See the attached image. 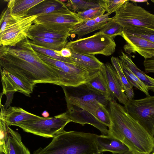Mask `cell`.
I'll use <instances>...</instances> for the list:
<instances>
[{"label": "cell", "instance_id": "obj_33", "mask_svg": "<svg viewBox=\"0 0 154 154\" xmlns=\"http://www.w3.org/2000/svg\"><path fill=\"white\" fill-rule=\"evenodd\" d=\"M93 115L100 122L109 128L111 125V117L109 110L106 106L101 104L92 112Z\"/></svg>", "mask_w": 154, "mask_h": 154}, {"label": "cell", "instance_id": "obj_27", "mask_svg": "<svg viewBox=\"0 0 154 154\" xmlns=\"http://www.w3.org/2000/svg\"><path fill=\"white\" fill-rule=\"evenodd\" d=\"M33 44L45 48L60 51L65 47L68 42L67 40L32 37L29 38Z\"/></svg>", "mask_w": 154, "mask_h": 154}, {"label": "cell", "instance_id": "obj_23", "mask_svg": "<svg viewBox=\"0 0 154 154\" xmlns=\"http://www.w3.org/2000/svg\"><path fill=\"white\" fill-rule=\"evenodd\" d=\"M121 61V60L117 57H112L111 58L112 64L116 71L121 85L128 100H131L133 99L134 96L133 86L128 81L124 74Z\"/></svg>", "mask_w": 154, "mask_h": 154}, {"label": "cell", "instance_id": "obj_14", "mask_svg": "<svg viewBox=\"0 0 154 154\" xmlns=\"http://www.w3.org/2000/svg\"><path fill=\"white\" fill-rule=\"evenodd\" d=\"M67 114L71 122L79 123L82 126L90 124L99 130L103 135L108 134L107 126L100 122L90 113L78 107L67 105Z\"/></svg>", "mask_w": 154, "mask_h": 154}, {"label": "cell", "instance_id": "obj_8", "mask_svg": "<svg viewBox=\"0 0 154 154\" xmlns=\"http://www.w3.org/2000/svg\"><path fill=\"white\" fill-rule=\"evenodd\" d=\"M83 21L78 17L76 13L68 9L38 16L34 21L33 24L42 25L56 32L68 33L75 26Z\"/></svg>", "mask_w": 154, "mask_h": 154}, {"label": "cell", "instance_id": "obj_24", "mask_svg": "<svg viewBox=\"0 0 154 154\" xmlns=\"http://www.w3.org/2000/svg\"><path fill=\"white\" fill-rule=\"evenodd\" d=\"M119 57L137 77L149 87V90L154 92V78L148 75L139 69L131 58L123 51H121V54Z\"/></svg>", "mask_w": 154, "mask_h": 154}, {"label": "cell", "instance_id": "obj_25", "mask_svg": "<svg viewBox=\"0 0 154 154\" xmlns=\"http://www.w3.org/2000/svg\"><path fill=\"white\" fill-rule=\"evenodd\" d=\"M86 84L92 89L103 95L109 101L115 100L101 68L96 75Z\"/></svg>", "mask_w": 154, "mask_h": 154}, {"label": "cell", "instance_id": "obj_12", "mask_svg": "<svg viewBox=\"0 0 154 154\" xmlns=\"http://www.w3.org/2000/svg\"><path fill=\"white\" fill-rule=\"evenodd\" d=\"M1 81L3 87L2 94L7 96L5 106L11 103L14 94L18 91L30 96L33 91L34 85L0 68Z\"/></svg>", "mask_w": 154, "mask_h": 154}, {"label": "cell", "instance_id": "obj_20", "mask_svg": "<svg viewBox=\"0 0 154 154\" xmlns=\"http://www.w3.org/2000/svg\"><path fill=\"white\" fill-rule=\"evenodd\" d=\"M6 154H31L23 144L20 134L9 127L6 142Z\"/></svg>", "mask_w": 154, "mask_h": 154}, {"label": "cell", "instance_id": "obj_36", "mask_svg": "<svg viewBox=\"0 0 154 154\" xmlns=\"http://www.w3.org/2000/svg\"><path fill=\"white\" fill-rule=\"evenodd\" d=\"M0 152L5 153L6 152V142L8 138V126L4 120L0 118Z\"/></svg>", "mask_w": 154, "mask_h": 154}, {"label": "cell", "instance_id": "obj_13", "mask_svg": "<svg viewBox=\"0 0 154 154\" xmlns=\"http://www.w3.org/2000/svg\"><path fill=\"white\" fill-rule=\"evenodd\" d=\"M121 36L126 42L123 48L128 54L137 52L144 59L154 56V43L127 33L123 30Z\"/></svg>", "mask_w": 154, "mask_h": 154}, {"label": "cell", "instance_id": "obj_16", "mask_svg": "<svg viewBox=\"0 0 154 154\" xmlns=\"http://www.w3.org/2000/svg\"><path fill=\"white\" fill-rule=\"evenodd\" d=\"M0 118L3 119L8 126L28 120L38 119L42 117L29 112L20 107L10 106L5 109L1 103Z\"/></svg>", "mask_w": 154, "mask_h": 154}, {"label": "cell", "instance_id": "obj_22", "mask_svg": "<svg viewBox=\"0 0 154 154\" xmlns=\"http://www.w3.org/2000/svg\"><path fill=\"white\" fill-rule=\"evenodd\" d=\"M43 0H10L8 2L7 7L11 14L14 16H26L28 11Z\"/></svg>", "mask_w": 154, "mask_h": 154}, {"label": "cell", "instance_id": "obj_41", "mask_svg": "<svg viewBox=\"0 0 154 154\" xmlns=\"http://www.w3.org/2000/svg\"><path fill=\"white\" fill-rule=\"evenodd\" d=\"M130 1L134 3H136L137 2H147V0H130Z\"/></svg>", "mask_w": 154, "mask_h": 154}, {"label": "cell", "instance_id": "obj_44", "mask_svg": "<svg viewBox=\"0 0 154 154\" xmlns=\"http://www.w3.org/2000/svg\"><path fill=\"white\" fill-rule=\"evenodd\" d=\"M151 154H154V149L153 151H152V152Z\"/></svg>", "mask_w": 154, "mask_h": 154}, {"label": "cell", "instance_id": "obj_43", "mask_svg": "<svg viewBox=\"0 0 154 154\" xmlns=\"http://www.w3.org/2000/svg\"><path fill=\"white\" fill-rule=\"evenodd\" d=\"M122 154H133L130 151H129L125 153Z\"/></svg>", "mask_w": 154, "mask_h": 154}, {"label": "cell", "instance_id": "obj_17", "mask_svg": "<svg viewBox=\"0 0 154 154\" xmlns=\"http://www.w3.org/2000/svg\"><path fill=\"white\" fill-rule=\"evenodd\" d=\"M96 143L98 150L101 153L109 152L113 154H122L129 151L122 142L108 135H97Z\"/></svg>", "mask_w": 154, "mask_h": 154}, {"label": "cell", "instance_id": "obj_37", "mask_svg": "<svg viewBox=\"0 0 154 154\" xmlns=\"http://www.w3.org/2000/svg\"><path fill=\"white\" fill-rule=\"evenodd\" d=\"M16 16L12 15L10 13V9L7 7L2 11L0 18V34L5 29L7 26L13 21Z\"/></svg>", "mask_w": 154, "mask_h": 154}, {"label": "cell", "instance_id": "obj_31", "mask_svg": "<svg viewBox=\"0 0 154 154\" xmlns=\"http://www.w3.org/2000/svg\"><path fill=\"white\" fill-rule=\"evenodd\" d=\"M124 29L120 24L112 20L107 22L99 32L113 39L117 35L121 36Z\"/></svg>", "mask_w": 154, "mask_h": 154}, {"label": "cell", "instance_id": "obj_2", "mask_svg": "<svg viewBox=\"0 0 154 154\" xmlns=\"http://www.w3.org/2000/svg\"><path fill=\"white\" fill-rule=\"evenodd\" d=\"M111 125L108 135L125 145L133 154H150L154 149V137L115 100L109 101Z\"/></svg>", "mask_w": 154, "mask_h": 154}, {"label": "cell", "instance_id": "obj_6", "mask_svg": "<svg viewBox=\"0 0 154 154\" xmlns=\"http://www.w3.org/2000/svg\"><path fill=\"white\" fill-rule=\"evenodd\" d=\"M116 47L113 39L98 32L90 36L68 42L65 47L79 53L109 56L115 52Z\"/></svg>", "mask_w": 154, "mask_h": 154}, {"label": "cell", "instance_id": "obj_5", "mask_svg": "<svg viewBox=\"0 0 154 154\" xmlns=\"http://www.w3.org/2000/svg\"><path fill=\"white\" fill-rule=\"evenodd\" d=\"M71 122L66 112L51 117L17 122L18 126L25 132L45 138H53L64 132L66 125Z\"/></svg>", "mask_w": 154, "mask_h": 154}, {"label": "cell", "instance_id": "obj_10", "mask_svg": "<svg viewBox=\"0 0 154 154\" xmlns=\"http://www.w3.org/2000/svg\"><path fill=\"white\" fill-rule=\"evenodd\" d=\"M67 105L80 108L86 104L98 101L106 106L109 100L103 95L92 89L86 83L76 87L62 86Z\"/></svg>", "mask_w": 154, "mask_h": 154}, {"label": "cell", "instance_id": "obj_39", "mask_svg": "<svg viewBox=\"0 0 154 154\" xmlns=\"http://www.w3.org/2000/svg\"><path fill=\"white\" fill-rule=\"evenodd\" d=\"M109 15L107 13L94 19L98 23H106L112 20V17H109Z\"/></svg>", "mask_w": 154, "mask_h": 154}, {"label": "cell", "instance_id": "obj_28", "mask_svg": "<svg viewBox=\"0 0 154 154\" xmlns=\"http://www.w3.org/2000/svg\"><path fill=\"white\" fill-rule=\"evenodd\" d=\"M121 61L123 71L129 82L133 87L143 92L146 96L149 95V87L137 77L125 63Z\"/></svg>", "mask_w": 154, "mask_h": 154}, {"label": "cell", "instance_id": "obj_18", "mask_svg": "<svg viewBox=\"0 0 154 154\" xmlns=\"http://www.w3.org/2000/svg\"><path fill=\"white\" fill-rule=\"evenodd\" d=\"M69 9L66 3L59 0H43L31 8L26 16H40L51 13L54 11Z\"/></svg>", "mask_w": 154, "mask_h": 154}, {"label": "cell", "instance_id": "obj_40", "mask_svg": "<svg viewBox=\"0 0 154 154\" xmlns=\"http://www.w3.org/2000/svg\"><path fill=\"white\" fill-rule=\"evenodd\" d=\"M55 51L61 56L65 58L70 57L72 54L71 50L66 47H65L60 51Z\"/></svg>", "mask_w": 154, "mask_h": 154}, {"label": "cell", "instance_id": "obj_11", "mask_svg": "<svg viewBox=\"0 0 154 154\" xmlns=\"http://www.w3.org/2000/svg\"><path fill=\"white\" fill-rule=\"evenodd\" d=\"M38 16L16 17L0 34V46L15 47L27 38V32L31 26L33 24L34 20Z\"/></svg>", "mask_w": 154, "mask_h": 154}, {"label": "cell", "instance_id": "obj_3", "mask_svg": "<svg viewBox=\"0 0 154 154\" xmlns=\"http://www.w3.org/2000/svg\"><path fill=\"white\" fill-rule=\"evenodd\" d=\"M97 135L90 133L65 131L53 138L44 148L33 154H102L96 143Z\"/></svg>", "mask_w": 154, "mask_h": 154}, {"label": "cell", "instance_id": "obj_35", "mask_svg": "<svg viewBox=\"0 0 154 154\" xmlns=\"http://www.w3.org/2000/svg\"><path fill=\"white\" fill-rule=\"evenodd\" d=\"M128 0H99L100 6L105 9L109 15L115 12Z\"/></svg>", "mask_w": 154, "mask_h": 154}, {"label": "cell", "instance_id": "obj_45", "mask_svg": "<svg viewBox=\"0 0 154 154\" xmlns=\"http://www.w3.org/2000/svg\"><path fill=\"white\" fill-rule=\"evenodd\" d=\"M151 1L154 3V0H151Z\"/></svg>", "mask_w": 154, "mask_h": 154}, {"label": "cell", "instance_id": "obj_15", "mask_svg": "<svg viewBox=\"0 0 154 154\" xmlns=\"http://www.w3.org/2000/svg\"><path fill=\"white\" fill-rule=\"evenodd\" d=\"M101 69L114 97L116 98L120 103L124 105H125L128 99L113 67L110 63H107L104 64Z\"/></svg>", "mask_w": 154, "mask_h": 154}, {"label": "cell", "instance_id": "obj_30", "mask_svg": "<svg viewBox=\"0 0 154 154\" xmlns=\"http://www.w3.org/2000/svg\"><path fill=\"white\" fill-rule=\"evenodd\" d=\"M128 33L142 38L154 43V29L142 26H132L124 28Z\"/></svg>", "mask_w": 154, "mask_h": 154}, {"label": "cell", "instance_id": "obj_7", "mask_svg": "<svg viewBox=\"0 0 154 154\" xmlns=\"http://www.w3.org/2000/svg\"><path fill=\"white\" fill-rule=\"evenodd\" d=\"M112 20L124 28L142 26L154 29V14L129 0L116 12Z\"/></svg>", "mask_w": 154, "mask_h": 154}, {"label": "cell", "instance_id": "obj_29", "mask_svg": "<svg viewBox=\"0 0 154 154\" xmlns=\"http://www.w3.org/2000/svg\"><path fill=\"white\" fill-rule=\"evenodd\" d=\"M66 5L74 12L83 11L88 9L100 6L99 0H68Z\"/></svg>", "mask_w": 154, "mask_h": 154}, {"label": "cell", "instance_id": "obj_4", "mask_svg": "<svg viewBox=\"0 0 154 154\" xmlns=\"http://www.w3.org/2000/svg\"><path fill=\"white\" fill-rule=\"evenodd\" d=\"M36 53L43 60L56 68L61 86L75 87L86 83L95 76L98 71L92 72L74 63L56 60Z\"/></svg>", "mask_w": 154, "mask_h": 154}, {"label": "cell", "instance_id": "obj_34", "mask_svg": "<svg viewBox=\"0 0 154 154\" xmlns=\"http://www.w3.org/2000/svg\"><path fill=\"white\" fill-rule=\"evenodd\" d=\"M106 11L105 9L100 6L77 12L76 13V14L82 20H90L94 19L104 14Z\"/></svg>", "mask_w": 154, "mask_h": 154}, {"label": "cell", "instance_id": "obj_21", "mask_svg": "<svg viewBox=\"0 0 154 154\" xmlns=\"http://www.w3.org/2000/svg\"><path fill=\"white\" fill-rule=\"evenodd\" d=\"M71 35L69 33H60L49 29L40 24H32L29 27L27 34L29 39L32 37L67 40Z\"/></svg>", "mask_w": 154, "mask_h": 154}, {"label": "cell", "instance_id": "obj_26", "mask_svg": "<svg viewBox=\"0 0 154 154\" xmlns=\"http://www.w3.org/2000/svg\"><path fill=\"white\" fill-rule=\"evenodd\" d=\"M106 23H98L94 19L84 20L75 26L69 33L76 34L78 39L84 35L97 30L100 29Z\"/></svg>", "mask_w": 154, "mask_h": 154}, {"label": "cell", "instance_id": "obj_1", "mask_svg": "<svg viewBox=\"0 0 154 154\" xmlns=\"http://www.w3.org/2000/svg\"><path fill=\"white\" fill-rule=\"evenodd\" d=\"M28 38L15 47L0 46V68L34 85L48 83L60 86L56 68L38 56Z\"/></svg>", "mask_w": 154, "mask_h": 154}, {"label": "cell", "instance_id": "obj_19", "mask_svg": "<svg viewBox=\"0 0 154 154\" xmlns=\"http://www.w3.org/2000/svg\"><path fill=\"white\" fill-rule=\"evenodd\" d=\"M71 52L72 54L69 57L73 63L85 69L90 72H98L104 64L94 55Z\"/></svg>", "mask_w": 154, "mask_h": 154}, {"label": "cell", "instance_id": "obj_38", "mask_svg": "<svg viewBox=\"0 0 154 154\" xmlns=\"http://www.w3.org/2000/svg\"><path fill=\"white\" fill-rule=\"evenodd\" d=\"M143 66L146 73H154V56L144 59Z\"/></svg>", "mask_w": 154, "mask_h": 154}, {"label": "cell", "instance_id": "obj_9", "mask_svg": "<svg viewBox=\"0 0 154 154\" xmlns=\"http://www.w3.org/2000/svg\"><path fill=\"white\" fill-rule=\"evenodd\" d=\"M124 106L131 116L154 137V95L128 100Z\"/></svg>", "mask_w": 154, "mask_h": 154}, {"label": "cell", "instance_id": "obj_32", "mask_svg": "<svg viewBox=\"0 0 154 154\" xmlns=\"http://www.w3.org/2000/svg\"><path fill=\"white\" fill-rule=\"evenodd\" d=\"M29 41L32 47L36 51L56 60L74 63L70 57H63L57 53L55 50L35 45L31 42L30 40Z\"/></svg>", "mask_w": 154, "mask_h": 154}, {"label": "cell", "instance_id": "obj_42", "mask_svg": "<svg viewBox=\"0 0 154 154\" xmlns=\"http://www.w3.org/2000/svg\"><path fill=\"white\" fill-rule=\"evenodd\" d=\"M42 116L45 118L48 117L49 116V113L46 111H44L42 113Z\"/></svg>", "mask_w": 154, "mask_h": 154}]
</instances>
